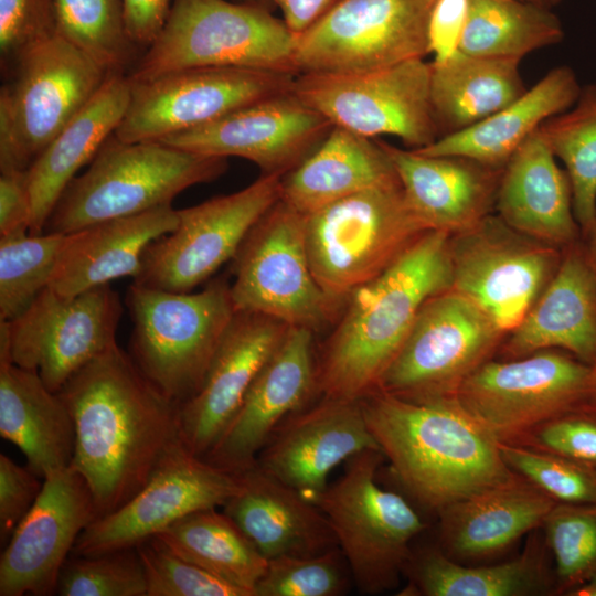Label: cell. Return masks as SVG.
Listing matches in <instances>:
<instances>
[{"mask_svg":"<svg viewBox=\"0 0 596 596\" xmlns=\"http://www.w3.org/2000/svg\"><path fill=\"white\" fill-rule=\"evenodd\" d=\"M61 596H147L143 566L135 547L93 555L71 554L56 586Z\"/></svg>","mask_w":596,"mask_h":596,"instance_id":"obj_43","label":"cell"},{"mask_svg":"<svg viewBox=\"0 0 596 596\" xmlns=\"http://www.w3.org/2000/svg\"><path fill=\"white\" fill-rule=\"evenodd\" d=\"M296 75L242 67H191L130 82L126 114L115 137L161 140L291 88Z\"/></svg>","mask_w":596,"mask_h":596,"instance_id":"obj_18","label":"cell"},{"mask_svg":"<svg viewBox=\"0 0 596 596\" xmlns=\"http://www.w3.org/2000/svg\"><path fill=\"white\" fill-rule=\"evenodd\" d=\"M383 459L380 449L352 456L315 503L328 519L358 589L368 595L398 585L412 541L426 526L404 497L377 483Z\"/></svg>","mask_w":596,"mask_h":596,"instance_id":"obj_7","label":"cell"},{"mask_svg":"<svg viewBox=\"0 0 596 596\" xmlns=\"http://www.w3.org/2000/svg\"><path fill=\"white\" fill-rule=\"evenodd\" d=\"M494 205L509 226L531 238L560 249L578 242L570 177L539 128L502 169Z\"/></svg>","mask_w":596,"mask_h":596,"instance_id":"obj_27","label":"cell"},{"mask_svg":"<svg viewBox=\"0 0 596 596\" xmlns=\"http://www.w3.org/2000/svg\"><path fill=\"white\" fill-rule=\"evenodd\" d=\"M581 88L571 67H554L517 100L488 118L412 150L425 156L465 157L502 170L541 124L575 104Z\"/></svg>","mask_w":596,"mask_h":596,"instance_id":"obj_34","label":"cell"},{"mask_svg":"<svg viewBox=\"0 0 596 596\" xmlns=\"http://www.w3.org/2000/svg\"><path fill=\"white\" fill-rule=\"evenodd\" d=\"M339 1L340 0H270L273 4H276L280 9L283 20L296 36L309 29Z\"/></svg>","mask_w":596,"mask_h":596,"instance_id":"obj_53","label":"cell"},{"mask_svg":"<svg viewBox=\"0 0 596 596\" xmlns=\"http://www.w3.org/2000/svg\"><path fill=\"white\" fill-rule=\"evenodd\" d=\"M397 183L379 139L333 126L300 164L281 177L280 200L307 215L364 190Z\"/></svg>","mask_w":596,"mask_h":596,"instance_id":"obj_32","label":"cell"},{"mask_svg":"<svg viewBox=\"0 0 596 596\" xmlns=\"http://www.w3.org/2000/svg\"><path fill=\"white\" fill-rule=\"evenodd\" d=\"M449 240L425 232L347 297L316 361L317 394L362 400L377 389L423 305L453 286Z\"/></svg>","mask_w":596,"mask_h":596,"instance_id":"obj_2","label":"cell"},{"mask_svg":"<svg viewBox=\"0 0 596 596\" xmlns=\"http://www.w3.org/2000/svg\"><path fill=\"white\" fill-rule=\"evenodd\" d=\"M136 549L145 571L147 596H252L175 554L156 536Z\"/></svg>","mask_w":596,"mask_h":596,"instance_id":"obj_46","label":"cell"},{"mask_svg":"<svg viewBox=\"0 0 596 596\" xmlns=\"http://www.w3.org/2000/svg\"><path fill=\"white\" fill-rule=\"evenodd\" d=\"M570 596H596V574L587 582L571 590Z\"/></svg>","mask_w":596,"mask_h":596,"instance_id":"obj_55","label":"cell"},{"mask_svg":"<svg viewBox=\"0 0 596 596\" xmlns=\"http://www.w3.org/2000/svg\"><path fill=\"white\" fill-rule=\"evenodd\" d=\"M178 223L172 204L110 219L65 234L49 287L63 296L130 276L141 268L147 246Z\"/></svg>","mask_w":596,"mask_h":596,"instance_id":"obj_28","label":"cell"},{"mask_svg":"<svg viewBox=\"0 0 596 596\" xmlns=\"http://www.w3.org/2000/svg\"><path fill=\"white\" fill-rule=\"evenodd\" d=\"M121 313L110 284L75 296L46 287L18 318L0 321V359L38 372L57 393L78 370L117 344Z\"/></svg>","mask_w":596,"mask_h":596,"instance_id":"obj_13","label":"cell"},{"mask_svg":"<svg viewBox=\"0 0 596 596\" xmlns=\"http://www.w3.org/2000/svg\"><path fill=\"white\" fill-rule=\"evenodd\" d=\"M96 519L92 491L74 468L49 473L0 558V596L56 594L81 533Z\"/></svg>","mask_w":596,"mask_h":596,"instance_id":"obj_21","label":"cell"},{"mask_svg":"<svg viewBox=\"0 0 596 596\" xmlns=\"http://www.w3.org/2000/svg\"><path fill=\"white\" fill-rule=\"evenodd\" d=\"M172 0H124L128 34L138 47H148L161 32Z\"/></svg>","mask_w":596,"mask_h":596,"instance_id":"obj_52","label":"cell"},{"mask_svg":"<svg viewBox=\"0 0 596 596\" xmlns=\"http://www.w3.org/2000/svg\"><path fill=\"white\" fill-rule=\"evenodd\" d=\"M427 231L401 183L368 189L305 215L312 274L342 304Z\"/></svg>","mask_w":596,"mask_h":596,"instance_id":"obj_9","label":"cell"},{"mask_svg":"<svg viewBox=\"0 0 596 596\" xmlns=\"http://www.w3.org/2000/svg\"><path fill=\"white\" fill-rule=\"evenodd\" d=\"M469 0H435L428 21L429 52L443 63L459 51Z\"/></svg>","mask_w":596,"mask_h":596,"instance_id":"obj_50","label":"cell"},{"mask_svg":"<svg viewBox=\"0 0 596 596\" xmlns=\"http://www.w3.org/2000/svg\"><path fill=\"white\" fill-rule=\"evenodd\" d=\"M31 217L26 171H0V236L29 233Z\"/></svg>","mask_w":596,"mask_h":596,"instance_id":"obj_51","label":"cell"},{"mask_svg":"<svg viewBox=\"0 0 596 596\" xmlns=\"http://www.w3.org/2000/svg\"><path fill=\"white\" fill-rule=\"evenodd\" d=\"M236 311L258 313L315 333L343 304L316 280L307 253L305 215L278 200L254 225L232 259Z\"/></svg>","mask_w":596,"mask_h":596,"instance_id":"obj_10","label":"cell"},{"mask_svg":"<svg viewBox=\"0 0 596 596\" xmlns=\"http://www.w3.org/2000/svg\"><path fill=\"white\" fill-rule=\"evenodd\" d=\"M435 0H340L297 36L294 63L301 73L377 70L429 52Z\"/></svg>","mask_w":596,"mask_h":596,"instance_id":"obj_15","label":"cell"},{"mask_svg":"<svg viewBox=\"0 0 596 596\" xmlns=\"http://www.w3.org/2000/svg\"><path fill=\"white\" fill-rule=\"evenodd\" d=\"M589 402H596V364L592 366Z\"/></svg>","mask_w":596,"mask_h":596,"instance_id":"obj_56","label":"cell"},{"mask_svg":"<svg viewBox=\"0 0 596 596\" xmlns=\"http://www.w3.org/2000/svg\"><path fill=\"white\" fill-rule=\"evenodd\" d=\"M546 1H547L549 7H552V6L557 4L561 0H546Z\"/></svg>","mask_w":596,"mask_h":596,"instance_id":"obj_59","label":"cell"},{"mask_svg":"<svg viewBox=\"0 0 596 596\" xmlns=\"http://www.w3.org/2000/svg\"><path fill=\"white\" fill-rule=\"evenodd\" d=\"M125 302L134 323L131 359L166 397L184 403L201 386L236 313L231 284L217 278L201 291L179 292L132 281Z\"/></svg>","mask_w":596,"mask_h":596,"instance_id":"obj_6","label":"cell"},{"mask_svg":"<svg viewBox=\"0 0 596 596\" xmlns=\"http://www.w3.org/2000/svg\"><path fill=\"white\" fill-rule=\"evenodd\" d=\"M542 528L555 563L556 592L567 595L596 574V502H557Z\"/></svg>","mask_w":596,"mask_h":596,"instance_id":"obj_42","label":"cell"},{"mask_svg":"<svg viewBox=\"0 0 596 596\" xmlns=\"http://www.w3.org/2000/svg\"><path fill=\"white\" fill-rule=\"evenodd\" d=\"M545 541L533 538L518 557L493 565L464 566L441 550L412 554L403 574L408 596H532L556 592Z\"/></svg>","mask_w":596,"mask_h":596,"instance_id":"obj_35","label":"cell"},{"mask_svg":"<svg viewBox=\"0 0 596 596\" xmlns=\"http://www.w3.org/2000/svg\"><path fill=\"white\" fill-rule=\"evenodd\" d=\"M596 469V402L564 411L511 440Z\"/></svg>","mask_w":596,"mask_h":596,"instance_id":"obj_47","label":"cell"},{"mask_svg":"<svg viewBox=\"0 0 596 596\" xmlns=\"http://www.w3.org/2000/svg\"><path fill=\"white\" fill-rule=\"evenodd\" d=\"M281 175L262 174L246 188L177 210L175 227L146 248L134 283L188 292L232 260L260 217L280 199Z\"/></svg>","mask_w":596,"mask_h":596,"instance_id":"obj_14","label":"cell"},{"mask_svg":"<svg viewBox=\"0 0 596 596\" xmlns=\"http://www.w3.org/2000/svg\"><path fill=\"white\" fill-rule=\"evenodd\" d=\"M583 234L585 236L583 246L590 264L596 269V217Z\"/></svg>","mask_w":596,"mask_h":596,"instance_id":"obj_54","label":"cell"},{"mask_svg":"<svg viewBox=\"0 0 596 596\" xmlns=\"http://www.w3.org/2000/svg\"><path fill=\"white\" fill-rule=\"evenodd\" d=\"M522 1L533 2V3L540 4V6L549 7L546 0H522ZM550 8H551V7H550Z\"/></svg>","mask_w":596,"mask_h":596,"instance_id":"obj_58","label":"cell"},{"mask_svg":"<svg viewBox=\"0 0 596 596\" xmlns=\"http://www.w3.org/2000/svg\"><path fill=\"white\" fill-rule=\"evenodd\" d=\"M232 1H236V2H259V3L273 4L270 2V0H232Z\"/></svg>","mask_w":596,"mask_h":596,"instance_id":"obj_57","label":"cell"},{"mask_svg":"<svg viewBox=\"0 0 596 596\" xmlns=\"http://www.w3.org/2000/svg\"><path fill=\"white\" fill-rule=\"evenodd\" d=\"M507 466L556 502H596V469L574 459L515 444L500 441Z\"/></svg>","mask_w":596,"mask_h":596,"instance_id":"obj_44","label":"cell"},{"mask_svg":"<svg viewBox=\"0 0 596 596\" xmlns=\"http://www.w3.org/2000/svg\"><path fill=\"white\" fill-rule=\"evenodd\" d=\"M287 328L267 316L236 311L201 386L179 405L180 439L192 454L209 453Z\"/></svg>","mask_w":596,"mask_h":596,"instance_id":"obj_24","label":"cell"},{"mask_svg":"<svg viewBox=\"0 0 596 596\" xmlns=\"http://www.w3.org/2000/svg\"><path fill=\"white\" fill-rule=\"evenodd\" d=\"M315 332L288 327L278 347L247 390L238 409L203 457L241 473L256 464L270 434L317 394Z\"/></svg>","mask_w":596,"mask_h":596,"instance_id":"obj_23","label":"cell"},{"mask_svg":"<svg viewBox=\"0 0 596 596\" xmlns=\"http://www.w3.org/2000/svg\"><path fill=\"white\" fill-rule=\"evenodd\" d=\"M43 488V478L0 454V540L8 543Z\"/></svg>","mask_w":596,"mask_h":596,"instance_id":"obj_49","label":"cell"},{"mask_svg":"<svg viewBox=\"0 0 596 596\" xmlns=\"http://www.w3.org/2000/svg\"><path fill=\"white\" fill-rule=\"evenodd\" d=\"M566 166L574 216L585 232L596 217V84L581 88L575 104L539 127Z\"/></svg>","mask_w":596,"mask_h":596,"instance_id":"obj_39","label":"cell"},{"mask_svg":"<svg viewBox=\"0 0 596 596\" xmlns=\"http://www.w3.org/2000/svg\"><path fill=\"white\" fill-rule=\"evenodd\" d=\"M361 403L395 479L425 509L438 514L513 475L500 440L453 397L413 402L376 389Z\"/></svg>","mask_w":596,"mask_h":596,"instance_id":"obj_3","label":"cell"},{"mask_svg":"<svg viewBox=\"0 0 596 596\" xmlns=\"http://www.w3.org/2000/svg\"><path fill=\"white\" fill-rule=\"evenodd\" d=\"M503 334L464 294L453 287L438 292L421 308L377 389L413 402L450 397Z\"/></svg>","mask_w":596,"mask_h":596,"instance_id":"obj_12","label":"cell"},{"mask_svg":"<svg viewBox=\"0 0 596 596\" xmlns=\"http://www.w3.org/2000/svg\"><path fill=\"white\" fill-rule=\"evenodd\" d=\"M509 334L504 353L511 359L558 348L596 364V269L583 244L563 249L555 275Z\"/></svg>","mask_w":596,"mask_h":596,"instance_id":"obj_26","label":"cell"},{"mask_svg":"<svg viewBox=\"0 0 596 596\" xmlns=\"http://www.w3.org/2000/svg\"><path fill=\"white\" fill-rule=\"evenodd\" d=\"M55 34V0H0L2 74L26 50Z\"/></svg>","mask_w":596,"mask_h":596,"instance_id":"obj_48","label":"cell"},{"mask_svg":"<svg viewBox=\"0 0 596 596\" xmlns=\"http://www.w3.org/2000/svg\"><path fill=\"white\" fill-rule=\"evenodd\" d=\"M242 486L240 473L213 466L180 440L135 496L114 512L89 523L72 554L93 555L135 547L192 512L223 507Z\"/></svg>","mask_w":596,"mask_h":596,"instance_id":"obj_19","label":"cell"},{"mask_svg":"<svg viewBox=\"0 0 596 596\" xmlns=\"http://www.w3.org/2000/svg\"><path fill=\"white\" fill-rule=\"evenodd\" d=\"M129 97L127 74H110L26 170L32 205L30 234L44 232L46 221L67 184L115 134L126 114Z\"/></svg>","mask_w":596,"mask_h":596,"instance_id":"obj_31","label":"cell"},{"mask_svg":"<svg viewBox=\"0 0 596 596\" xmlns=\"http://www.w3.org/2000/svg\"><path fill=\"white\" fill-rule=\"evenodd\" d=\"M557 502L513 472L438 513L443 552L453 560L498 554L525 533L542 528Z\"/></svg>","mask_w":596,"mask_h":596,"instance_id":"obj_29","label":"cell"},{"mask_svg":"<svg viewBox=\"0 0 596 596\" xmlns=\"http://www.w3.org/2000/svg\"><path fill=\"white\" fill-rule=\"evenodd\" d=\"M449 252L451 287L475 301L504 333L534 305L563 254L491 214L450 235Z\"/></svg>","mask_w":596,"mask_h":596,"instance_id":"obj_16","label":"cell"},{"mask_svg":"<svg viewBox=\"0 0 596 596\" xmlns=\"http://www.w3.org/2000/svg\"><path fill=\"white\" fill-rule=\"evenodd\" d=\"M297 36L270 4L172 0L157 39L127 74L132 82L191 67H242L297 75Z\"/></svg>","mask_w":596,"mask_h":596,"instance_id":"obj_5","label":"cell"},{"mask_svg":"<svg viewBox=\"0 0 596 596\" xmlns=\"http://www.w3.org/2000/svg\"><path fill=\"white\" fill-rule=\"evenodd\" d=\"M64 234L0 236V321L23 313L49 287Z\"/></svg>","mask_w":596,"mask_h":596,"instance_id":"obj_41","label":"cell"},{"mask_svg":"<svg viewBox=\"0 0 596 596\" xmlns=\"http://www.w3.org/2000/svg\"><path fill=\"white\" fill-rule=\"evenodd\" d=\"M379 142L391 158L405 199L427 230L461 232L496 204L502 170L458 156H425Z\"/></svg>","mask_w":596,"mask_h":596,"instance_id":"obj_25","label":"cell"},{"mask_svg":"<svg viewBox=\"0 0 596 596\" xmlns=\"http://www.w3.org/2000/svg\"><path fill=\"white\" fill-rule=\"evenodd\" d=\"M592 365L552 349L510 361H486L453 397L500 441L589 402Z\"/></svg>","mask_w":596,"mask_h":596,"instance_id":"obj_17","label":"cell"},{"mask_svg":"<svg viewBox=\"0 0 596 596\" xmlns=\"http://www.w3.org/2000/svg\"><path fill=\"white\" fill-rule=\"evenodd\" d=\"M226 169L227 158L158 140L126 142L113 135L85 172L67 184L43 233L65 235L94 223L172 204L185 189L211 182Z\"/></svg>","mask_w":596,"mask_h":596,"instance_id":"obj_4","label":"cell"},{"mask_svg":"<svg viewBox=\"0 0 596 596\" xmlns=\"http://www.w3.org/2000/svg\"><path fill=\"white\" fill-rule=\"evenodd\" d=\"M562 23L550 7L522 0H469L459 50L471 55L521 60L562 41Z\"/></svg>","mask_w":596,"mask_h":596,"instance_id":"obj_38","label":"cell"},{"mask_svg":"<svg viewBox=\"0 0 596 596\" xmlns=\"http://www.w3.org/2000/svg\"><path fill=\"white\" fill-rule=\"evenodd\" d=\"M519 58L471 55L460 50L430 63V103L439 137L460 131L525 93Z\"/></svg>","mask_w":596,"mask_h":596,"instance_id":"obj_36","label":"cell"},{"mask_svg":"<svg viewBox=\"0 0 596 596\" xmlns=\"http://www.w3.org/2000/svg\"><path fill=\"white\" fill-rule=\"evenodd\" d=\"M291 92L333 126L374 138L398 137L411 149L439 138L430 103V63L413 58L352 73H301Z\"/></svg>","mask_w":596,"mask_h":596,"instance_id":"obj_11","label":"cell"},{"mask_svg":"<svg viewBox=\"0 0 596 596\" xmlns=\"http://www.w3.org/2000/svg\"><path fill=\"white\" fill-rule=\"evenodd\" d=\"M0 435L25 456L39 477L70 467L75 426L62 396L38 372L0 359Z\"/></svg>","mask_w":596,"mask_h":596,"instance_id":"obj_33","label":"cell"},{"mask_svg":"<svg viewBox=\"0 0 596 596\" xmlns=\"http://www.w3.org/2000/svg\"><path fill=\"white\" fill-rule=\"evenodd\" d=\"M0 89V171H26L110 75L55 34L21 54Z\"/></svg>","mask_w":596,"mask_h":596,"instance_id":"obj_8","label":"cell"},{"mask_svg":"<svg viewBox=\"0 0 596 596\" xmlns=\"http://www.w3.org/2000/svg\"><path fill=\"white\" fill-rule=\"evenodd\" d=\"M365 449H380L361 400L321 396L292 412L274 429L256 465L316 503L329 473Z\"/></svg>","mask_w":596,"mask_h":596,"instance_id":"obj_22","label":"cell"},{"mask_svg":"<svg viewBox=\"0 0 596 596\" xmlns=\"http://www.w3.org/2000/svg\"><path fill=\"white\" fill-rule=\"evenodd\" d=\"M155 536L181 557L255 596L267 558L224 511L192 512Z\"/></svg>","mask_w":596,"mask_h":596,"instance_id":"obj_37","label":"cell"},{"mask_svg":"<svg viewBox=\"0 0 596 596\" xmlns=\"http://www.w3.org/2000/svg\"><path fill=\"white\" fill-rule=\"evenodd\" d=\"M332 127L290 88L158 141L205 156L243 158L263 174L283 177L300 164Z\"/></svg>","mask_w":596,"mask_h":596,"instance_id":"obj_20","label":"cell"},{"mask_svg":"<svg viewBox=\"0 0 596 596\" xmlns=\"http://www.w3.org/2000/svg\"><path fill=\"white\" fill-rule=\"evenodd\" d=\"M57 393L75 426L71 467L92 491L96 519L135 496L181 440L179 404L118 344L84 365Z\"/></svg>","mask_w":596,"mask_h":596,"instance_id":"obj_1","label":"cell"},{"mask_svg":"<svg viewBox=\"0 0 596 596\" xmlns=\"http://www.w3.org/2000/svg\"><path fill=\"white\" fill-rule=\"evenodd\" d=\"M222 508L267 558L312 556L338 546L323 512L256 464Z\"/></svg>","mask_w":596,"mask_h":596,"instance_id":"obj_30","label":"cell"},{"mask_svg":"<svg viewBox=\"0 0 596 596\" xmlns=\"http://www.w3.org/2000/svg\"><path fill=\"white\" fill-rule=\"evenodd\" d=\"M57 34L108 74H126L138 46L125 20L124 0H55Z\"/></svg>","mask_w":596,"mask_h":596,"instance_id":"obj_40","label":"cell"},{"mask_svg":"<svg viewBox=\"0 0 596 596\" xmlns=\"http://www.w3.org/2000/svg\"><path fill=\"white\" fill-rule=\"evenodd\" d=\"M345 558L333 547L312 556H279L267 560L255 596H340L349 587Z\"/></svg>","mask_w":596,"mask_h":596,"instance_id":"obj_45","label":"cell"}]
</instances>
